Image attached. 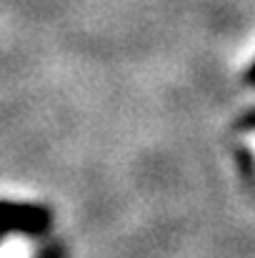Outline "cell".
Returning <instances> with one entry per match:
<instances>
[{
  "mask_svg": "<svg viewBox=\"0 0 255 258\" xmlns=\"http://www.w3.org/2000/svg\"><path fill=\"white\" fill-rule=\"evenodd\" d=\"M245 81L250 83V86H255V63L248 68V73H245Z\"/></svg>",
  "mask_w": 255,
  "mask_h": 258,
  "instance_id": "2",
  "label": "cell"
},
{
  "mask_svg": "<svg viewBox=\"0 0 255 258\" xmlns=\"http://www.w3.org/2000/svg\"><path fill=\"white\" fill-rule=\"evenodd\" d=\"M0 218L5 223L28 228V231H40L48 223V216L38 208H20V206H0Z\"/></svg>",
  "mask_w": 255,
  "mask_h": 258,
  "instance_id": "1",
  "label": "cell"
}]
</instances>
